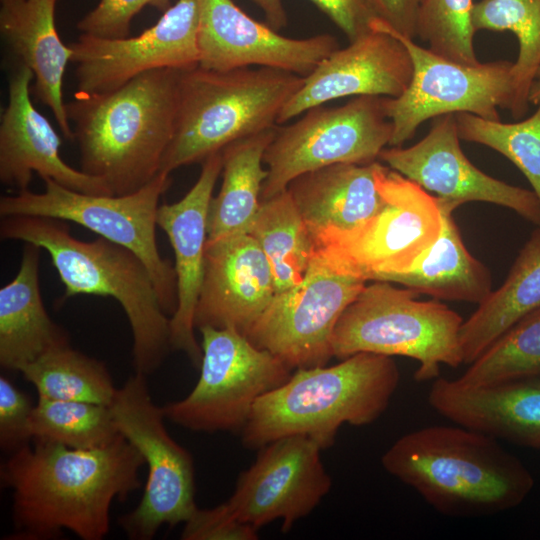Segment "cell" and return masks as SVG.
<instances>
[{"label":"cell","mask_w":540,"mask_h":540,"mask_svg":"<svg viewBox=\"0 0 540 540\" xmlns=\"http://www.w3.org/2000/svg\"><path fill=\"white\" fill-rule=\"evenodd\" d=\"M377 17L402 36L415 40L423 0H369Z\"/></svg>","instance_id":"60d3db41"},{"label":"cell","mask_w":540,"mask_h":540,"mask_svg":"<svg viewBox=\"0 0 540 540\" xmlns=\"http://www.w3.org/2000/svg\"><path fill=\"white\" fill-rule=\"evenodd\" d=\"M412 73V59L405 46L396 37L372 29L333 51L304 77L277 124L343 97H398L409 85Z\"/></svg>","instance_id":"d6986e66"},{"label":"cell","mask_w":540,"mask_h":540,"mask_svg":"<svg viewBox=\"0 0 540 540\" xmlns=\"http://www.w3.org/2000/svg\"><path fill=\"white\" fill-rule=\"evenodd\" d=\"M32 70L19 62L8 78V105L0 124V181L16 192L29 189L33 172L43 180L92 195H112L99 178L69 166L61 139L30 99Z\"/></svg>","instance_id":"ffe728a7"},{"label":"cell","mask_w":540,"mask_h":540,"mask_svg":"<svg viewBox=\"0 0 540 540\" xmlns=\"http://www.w3.org/2000/svg\"><path fill=\"white\" fill-rule=\"evenodd\" d=\"M34 405L30 397L8 378L0 377V448L13 453L32 441L30 418Z\"/></svg>","instance_id":"74e56055"},{"label":"cell","mask_w":540,"mask_h":540,"mask_svg":"<svg viewBox=\"0 0 540 540\" xmlns=\"http://www.w3.org/2000/svg\"><path fill=\"white\" fill-rule=\"evenodd\" d=\"M198 330L199 379L185 398L163 406L165 418L195 432H241L256 401L284 384L292 370L234 328Z\"/></svg>","instance_id":"8fae6325"},{"label":"cell","mask_w":540,"mask_h":540,"mask_svg":"<svg viewBox=\"0 0 540 540\" xmlns=\"http://www.w3.org/2000/svg\"><path fill=\"white\" fill-rule=\"evenodd\" d=\"M366 281L343 274L315 251L303 281L277 293L246 338L291 370L325 366L335 326Z\"/></svg>","instance_id":"5bb4252c"},{"label":"cell","mask_w":540,"mask_h":540,"mask_svg":"<svg viewBox=\"0 0 540 540\" xmlns=\"http://www.w3.org/2000/svg\"><path fill=\"white\" fill-rule=\"evenodd\" d=\"M428 402L457 425L540 449V375L479 386L439 376Z\"/></svg>","instance_id":"603a6c76"},{"label":"cell","mask_w":540,"mask_h":540,"mask_svg":"<svg viewBox=\"0 0 540 540\" xmlns=\"http://www.w3.org/2000/svg\"><path fill=\"white\" fill-rule=\"evenodd\" d=\"M56 1L0 0V31L20 62L32 70L35 98L49 107L65 138L74 140L62 92L73 50L58 35Z\"/></svg>","instance_id":"cb8c5ba5"},{"label":"cell","mask_w":540,"mask_h":540,"mask_svg":"<svg viewBox=\"0 0 540 540\" xmlns=\"http://www.w3.org/2000/svg\"><path fill=\"white\" fill-rule=\"evenodd\" d=\"M400 381L391 356L360 352L336 365L300 368L261 396L241 431L246 449L302 435L330 448L347 423L368 425L387 409Z\"/></svg>","instance_id":"5b68a950"},{"label":"cell","mask_w":540,"mask_h":540,"mask_svg":"<svg viewBox=\"0 0 540 540\" xmlns=\"http://www.w3.org/2000/svg\"><path fill=\"white\" fill-rule=\"evenodd\" d=\"M41 248L26 243L16 276L0 289V365L19 371L47 352L71 345L47 313L40 292Z\"/></svg>","instance_id":"484cf974"},{"label":"cell","mask_w":540,"mask_h":540,"mask_svg":"<svg viewBox=\"0 0 540 540\" xmlns=\"http://www.w3.org/2000/svg\"><path fill=\"white\" fill-rule=\"evenodd\" d=\"M474 4L473 0H423L417 38L444 58L466 65L478 64L473 41Z\"/></svg>","instance_id":"d590c367"},{"label":"cell","mask_w":540,"mask_h":540,"mask_svg":"<svg viewBox=\"0 0 540 540\" xmlns=\"http://www.w3.org/2000/svg\"><path fill=\"white\" fill-rule=\"evenodd\" d=\"M45 190H28L0 198V215L38 216L74 222L134 252L148 268L167 315L177 307L174 266L164 259L156 240L159 200L171 184L160 172L144 187L126 195H92L66 188L52 179Z\"/></svg>","instance_id":"9c48e42d"},{"label":"cell","mask_w":540,"mask_h":540,"mask_svg":"<svg viewBox=\"0 0 540 540\" xmlns=\"http://www.w3.org/2000/svg\"><path fill=\"white\" fill-rule=\"evenodd\" d=\"M540 308V226L515 259L504 283L463 321L460 347L464 364L475 361L527 314Z\"/></svg>","instance_id":"4316f807"},{"label":"cell","mask_w":540,"mask_h":540,"mask_svg":"<svg viewBox=\"0 0 540 540\" xmlns=\"http://www.w3.org/2000/svg\"><path fill=\"white\" fill-rule=\"evenodd\" d=\"M303 81L269 67L182 71L175 130L160 172L202 163L237 140L274 128Z\"/></svg>","instance_id":"8992f818"},{"label":"cell","mask_w":540,"mask_h":540,"mask_svg":"<svg viewBox=\"0 0 540 540\" xmlns=\"http://www.w3.org/2000/svg\"><path fill=\"white\" fill-rule=\"evenodd\" d=\"M476 31H509L519 44L518 56L512 65L514 118L526 114L529 91L540 67V0H480L472 13Z\"/></svg>","instance_id":"4dcf8cb0"},{"label":"cell","mask_w":540,"mask_h":540,"mask_svg":"<svg viewBox=\"0 0 540 540\" xmlns=\"http://www.w3.org/2000/svg\"><path fill=\"white\" fill-rule=\"evenodd\" d=\"M417 296L387 281L365 285L335 326L333 357L360 352L409 357L419 363L414 374L419 382L438 378L441 365L458 367L464 320L447 305Z\"/></svg>","instance_id":"52a82bcc"},{"label":"cell","mask_w":540,"mask_h":540,"mask_svg":"<svg viewBox=\"0 0 540 540\" xmlns=\"http://www.w3.org/2000/svg\"><path fill=\"white\" fill-rule=\"evenodd\" d=\"M345 34L349 42L370 32L377 15L369 0H309Z\"/></svg>","instance_id":"ab89813d"},{"label":"cell","mask_w":540,"mask_h":540,"mask_svg":"<svg viewBox=\"0 0 540 540\" xmlns=\"http://www.w3.org/2000/svg\"><path fill=\"white\" fill-rule=\"evenodd\" d=\"M172 0H100L77 24L82 34L105 39L126 38L133 17L145 6L166 11Z\"/></svg>","instance_id":"8d00e7d4"},{"label":"cell","mask_w":540,"mask_h":540,"mask_svg":"<svg viewBox=\"0 0 540 540\" xmlns=\"http://www.w3.org/2000/svg\"><path fill=\"white\" fill-rule=\"evenodd\" d=\"M371 29L396 37L408 50L413 64L405 91L398 97H385L386 114L393 126L388 147H401L428 119L465 112L500 120L498 108L510 109L513 62L461 64L421 47L379 18L371 23Z\"/></svg>","instance_id":"4fadbf2b"},{"label":"cell","mask_w":540,"mask_h":540,"mask_svg":"<svg viewBox=\"0 0 540 540\" xmlns=\"http://www.w3.org/2000/svg\"><path fill=\"white\" fill-rule=\"evenodd\" d=\"M197 0H177L136 37L97 38L82 34L70 45L77 92L88 96L112 91L147 71L189 70L199 66Z\"/></svg>","instance_id":"9a60e30c"},{"label":"cell","mask_w":540,"mask_h":540,"mask_svg":"<svg viewBox=\"0 0 540 540\" xmlns=\"http://www.w3.org/2000/svg\"><path fill=\"white\" fill-rule=\"evenodd\" d=\"M182 71H147L66 104L81 171L101 179L112 195L138 191L160 173L175 130Z\"/></svg>","instance_id":"7a4b0ae2"},{"label":"cell","mask_w":540,"mask_h":540,"mask_svg":"<svg viewBox=\"0 0 540 540\" xmlns=\"http://www.w3.org/2000/svg\"><path fill=\"white\" fill-rule=\"evenodd\" d=\"M264 13L266 23L273 29L279 31L287 26V14L282 0H251Z\"/></svg>","instance_id":"b9f144b4"},{"label":"cell","mask_w":540,"mask_h":540,"mask_svg":"<svg viewBox=\"0 0 540 540\" xmlns=\"http://www.w3.org/2000/svg\"><path fill=\"white\" fill-rule=\"evenodd\" d=\"M280 124L263 162L261 201L285 191L298 176L338 163L369 164L389 146L393 126L385 97L357 96L337 107L316 106Z\"/></svg>","instance_id":"7c38bea8"},{"label":"cell","mask_w":540,"mask_h":540,"mask_svg":"<svg viewBox=\"0 0 540 540\" xmlns=\"http://www.w3.org/2000/svg\"><path fill=\"white\" fill-rule=\"evenodd\" d=\"M182 540H256L258 530L242 522L226 502L213 508H196L184 523Z\"/></svg>","instance_id":"f35d334b"},{"label":"cell","mask_w":540,"mask_h":540,"mask_svg":"<svg viewBox=\"0 0 540 540\" xmlns=\"http://www.w3.org/2000/svg\"><path fill=\"white\" fill-rule=\"evenodd\" d=\"M377 186L385 207L360 226L313 240L315 251L339 272L364 281H388L411 270L443 228L437 198L417 183L377 162Z\"/></svg>","instance_id":"ba28073f"},{"label":"cell","mask_w":540,"mask_h":540,"mask_svg":"<svg viewBox=\"0 0 540 540\" xmlns=\"http://www.w3.org/2000/svg\"><path fill=\"white\" fill-rule=\"evenodd\" d=\"M276 126L237 140L221 151L222 185L210 203L208 242L249 234L260 208L262 186L267 177L263 157Z\"/></svg>","instance_id":"83f0119b"},{"label":"cell","mask_w":540,"mask_h":540,"mask_svg":"<svg viewBox=\"0 0 540 540\" xmlns=\"http://www.w3.org/2000/svg\"><path fill=\"white\" fill-rule=\"evenodd\" d=\"M32 442L1 464V484L11 490L14 527L5 539L51 540L64 530L82 540L103 539L113 501H124L140 488L141 454L122 435L87 450Z\"/></svg>","instance_id":"6da1fadb"},{"label":"cell","mask_w":540,"mask_h":540,"mask_svg":"<svg viewBox=\"0 0 540 540\" xmlns=\"http://www.w3.org/2000/svg\"><path fill=\"white\" fill-rule=\"evenodd\" d=\"M275 295L271 266L250 234L207 241L195 328L231 327L246 337Z\"/></svg>","instance_id":"44dd1931"},{"label":"cell","mask_w":540,"mask_h":540,"mask_svg":"<svg viewBox=\"0 0 540 540\" xmlns=\"http://www.w3.org/2000/svg\"><path fill=\"white\" fill-rule=\"evenodd\" d=\"M38 398L110 406L117 388L106 365L71 345L53 349L21 370Z\"/></svg>","instance_id":"1f68e13d"},{"label":"cell","mask_w":540,"mask_h":540,"mask_svg":"<svg viewBox=\"0 0 540 540\" xmlns=\"http://www.w3.org/2000/svg\"><path fill=\"white\" fill-rule=\"evenodd\" d=\"M0 236L46 250L65 287L61 301L77 295L115 299L131 328L135 372L148 376L160 367L171 350L170 318L148 268L134 252L103 237L79 240L64 221L47 217H2Z\"/></svg>","instance_id":"277c9868"},{"label":"cell","mask_w":540,"mask_h":540,"mask_svg":"<svg viewBox=\"0 0 540 540\" xmlns=\"http://www.w3.org/2000/svg\"><path fill=\"white\" fill-rule=\"evenodd\" d=\"M378 160L434 193L446 212L453 213L467 202H487L509 208L540 226V201L533 191L489 176L465 156L455 114L435 117L419 142L406 148H385Z\"/></svg>","instance_id":"2e32d148"},{"label":"cell","mask_w":540,"mask_h":540,"mask_svg":"<svg viewBox=\"0 0 540 540\" xmlns=\"http://www.w3.org/2000/svg\"><path fill=\"white\" fill-rule=\"evenodd\" d=\"M442 213V232L429 251L411 270L387 282L437 299L479 305L492 292L490 271L466 248L453 213Z\"/></svg>","instance_id":"f1b7e54d"},{"label":"cell","mask_w":540,"mask_h":540,"mask_svg":"<svg viewBox=\"0 0 540 540\" xmlns=\"http://www.w3.org/2000/svg\"><path fill=\"white\" fill-rule=\"evenodd\" d=\"M222 171V154L202 162L200 175L175 203H164L157 212V226L171 243L175 255L177 307L170 317L171 350L183 352L200 367L202 348L195 337V310L200 296L207 244V223L212 193Z\"/></svg>","instance_id":"7402d4cb"},{"label":"cell","mask_w":540,"mask_h":540,"mask_svg":"<svg viewBox=\"0 0 540 540\" xmlns=\"http://www.w3.org/2000/svg\"><path fill=\"white\" fill-rule=\"evenodd\" d=\"M381 464L437 511L452 516L512 509L534 486L530 471L497 439L460 425L409 432L386 450Z\"/></svg>","instance_id":"3957f363"},{"label":"cell","mask_w":540,"mask_h":540,"mask_svg":"<svg viewBox=\"0 0 540 540\" xmlns=\"http://www.w3.org/2000/svg\"><path fill=\"white\" fill-rule=\"evenodd\" d=\"M33 440L73 449H96L121 434L109 406L89 402L38 398L30 418Z\"/></svg>","instance_id":"d6a6232c"},{"label":"cell","mask_w":540,"mask_h":540,"mask_svg":"<svg viewBox=\"0 0 540 540\" xmlns=\"http://www.w3.org/2000/svg\"><path fill=\"white\" fill-rule=\"evenodd\" d=\"M528 100L530 104L539 105L540 104V67L533 79Z\"/></svg>","instance_id":"7bdbcfd3"},{"label":"cell","mask_w":540,"mask_h":540,"mask_svg":"<svg viewBox=\"0 0 540 540\" xmlns=\"http://www.w3.org/2000/svg\"><path fill=\"white\" fill-rule=\"evenodd\" d=\"M109 407L118 431L148 466L139 504L119 523L128 538L151 540L162 525L185 523L197 508L193 459L168 433L163 407L154 403L146 375H131Z\"/></svg>","instance_id":"30bf717a"},{"label":"cell","mask_w":540,"mask_h":540,"mask_svg":"<svg viewBox=\"0 0 540 540\" xmlns=\"http://www.w3.org/2000/svg\"><path fill=\"white\" fill-rule=\"evenodd\" d=\"M517 123L488 120L471 113L455 114L459 137L485 145L509 159L530 182L540 201V104Z\"/></svg>","instance_id":"e575fe53"},{"label":"cell","mask_w":540,"mask_h":540,"mask_svg":"<svg viewBox=\"0 0 540 540\" xmlns=\"http://www.w3.org/2000/svg\"><path fill=\"white\" fill-rule=\"evenodd\" d=\"M197 3L199 67L203 69L269 67L306 77L339 48L338 40L328 33L301 39L281 35L247 15L232 0Z\"/></svg>","instance_id":"ac0fdd59"},{"label":"cell","mask_w":540,"mask_h":540,"mask_svg":"<svg viewBox=\"0 0 540 540\" xmlns=\"http://www.w3.org/2000/svg\"><path fill=\"white\" fill-rule=\"evenodd\" d=\"M249 234L271 266L276 294L303 281L315 247L287 190L261 201Z\"/></svg>","instance_id":"f546056e"},{"label":"cell","mask_w":540,"mask_h":540,"mask_svg":"<svg viewBox=\"0 0 540 540\" xmlns=\"http://www.w3.org/2000/svg\"><path fill=\"white\" fill-rule=\"evenodd\" d=\"M369 164L338 163L304 173L287 191L304 220L312 240L352 230L386 205L375 169Z\"/></svg>","instance_id":"d4e9b609"},{"label":"cell","mask_w":540,"mask_h":540,"mask_svg":"<svg viewBox=\"0 0 540 540\" xmlns=\"http://www.w3.org/2000/svg\"><path fill=\"white\" fill-rule=\"evenodd\" d=\"M540 375V308L524 316L456 380L479 386Z\"/></svg>","instance_id":"836d02e7"},{"label":"cell","mask_w":540,"mask_h":540,"mask_svg":"<svg viewBox=\"0 0 540 540\" xmlns=\"http://www.w3.org/2000/svg\"><path fill=\"white\" fill-rule=\"evenodd\" d=\"M321 448L306 436L279 438L258 449L254 463L240 473L226 501L242 522L257 530L281 520L287 532L329 493L332 479Z\"/></svg>","instance_id":"e0dca14e"}]
</instances>
